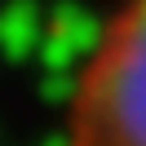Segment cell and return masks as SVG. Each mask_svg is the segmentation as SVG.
Here are the masks:
<instances>
[{"mask_svg":"<svg viewBox=\"0 0 146 146\" xmlns=\"http://www.w3.org/2000/svg\"><path fill=\"white\" fill-rule=\"evenodd\" d=\"M62 146H146V0H119L75 71Z\"/></svg>","mask_w":146,"mask_h":146,"instance_id":"6da1fadb","label":"cell"}]
</instances>
